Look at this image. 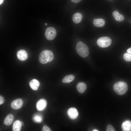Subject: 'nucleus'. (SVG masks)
Returning <instances> with one entry per match:
<instances>
[{"mask_svg": "<svg viewBox=\"0 0 131 131\" xmlns=\"http://www.w3.org/2000/svg\"><path fill=\"white\" fill-rule=\"evenodd\" d=\"M34 120L36 122L40 123L42 120V118L41 116L39 115H36L33 117Z\"/></svg>", "mask_w": 131, "mask_h": 131, "instance_id": "aec40b11", "label": "nucleus"}, {"mask_svg": "<svg viewBox=\"0 0 131 131\" xmlns=\"http://www.w3.org/2000/svg\"><path fill=\"white\" fill-rule=\"evenodd\" d=\"M127 53L131 54V47L128 49H127Z\"/></svg>", "mask_w": 131, "mask_h": 131, "instance_id": "393cba45", "label": "nucleus"}, {"mask_svg": "<svg viewBox=\"0 0 131 131\" xmlns=\"http://www.w3.org/2000/svg\"><path fill=\"white\" fill-rule=\"evenodd\" d=\"M42 131H51L50 129L46 126H44L43 127Z\"/></svg>", "mask_w": 131, "mask_h": 131, "instance_id": "4be33fe9", "label": "nucleus"}, {"mask_svg": "<svg viewBox=\"0 0 131 131\" xmlns=\"http://www.w3.org/2000/svg\"><path fill=\"white\" fill-rule=\"evenodd\" d=\"M123 57L124 59L127 61H131V54L128 53H124L123 55Z\"/></svg>", "mask_w": 131, "mask_h": 131, "instance_id": "6ab92c4d", "label": "nucleus"}, {"mask_svg": "<svg viewBox=\"0 0 131 131\" xmlns=\"http://www.w3.org/2000/svg\"><path fill=\"white\" fill-rule=\"evenodd\" d=\"M74 76L70 74L65 76L62 79V82L63 83H68L73 81L75 78Z\"/></svg>", "mask_w": 131, "mask_h": 131, "instance_id": "a211bd4d", "label": "nucleus"}, {"mask_svg": "<svg viewBox=\"0 0 131 131\" xmlns=\"http://www.w3.org/2000/svg\"><path fill=\"white\" fill-rule=\"evenodd\" d=\"M22 126L21 122L19 120L16 121L13 124V130L14 131H20L21 129Z\"/></svg>", "mask_w": 131, "mask_h": 131, "instance_id": "f3484780", "label": "nucleus"}, {"mask_svg": "<svg viewBox=\"0 0 131 131\" xmlns=\"http://www.w3.org/2000/svg\"><path fill=\"white\" fill-rule=\"evenodd\" d=\"M67 114L69 117L72 119H76L79 114L76 109L73 107L70 108L68 109Z\"/></svg>", "mask_w": 131, "mask_h": 131, "instance_id": "423d86ee", "label": "nucleus"}, {"mask_svg": "<svg viewBox=\"0 0 131 131\" xmlns=\"http://www.w3.org/2000/svg\"><path fill=\"white\" fill-rule=\"evenodd\" d=\"M45 25L46 26H47V23H45Z\"/></svg>", "mask_w": 131, "mask_h": 131, "instance_id": "c85d7f7f", "label": "nucleus"}, {"mask_svg": "<svg viewBox=\"0 0 131 131\" xmlns=\"http://www.w3.org/2000/svg\"><path fill=\"white\" fill-rule=\"evenodd\" d=\"M76 88L78 92L81 93H84L87 89L85 83L83 82L78 83L76 86Z\"/></svg>", "mask_w": 131, "mask_h": 131, "instance_id": "9b49d317", "label": "nucleus"}, {"mask_svg": "<svg viewBox=\"0 0 131 131\" xmlns=\"http://www.w3.org/2000/svg\"><path fill=\"white\" fill-rule=\"evenodd\" d=\"M115 92L120 95L125 94L127 92L128 86L127 83L123 82H118L115 83L113 86Z\"/></svg>", "mask_w": 131, "mask_h": 131, "instance_id": "7ed1b4c3", "label": "nucleus"}, {"mask_svg": "<svg viewBox=\"0 0 131 131\" xmlns=\"http://www.w3.org/2000/svg\"><path fill=\"white\" fill-rule=\"evenodd\" d=\"M47 102L45 99H41L38 101L36 104L37 109L39 111L43 110L46 108Z\"/></svg>", "mask_w": 131, "mask_h": 131, "instance_id": "6e6552de", "label": "nucleus"}, {"mask_svg": "<svg viewBox=\"0 0 131 131\" xmlns=\"http://www.w3.org/2000/svg\"><path fill=\"white\" fill-rule=\"evenodd\" d=\"M14 118V116L12 114L8 115L4 119V124L8 126L11 125L13 122Z\"/></svg>", "mask_w": 131, "mask_h": 131, "instance_id": "dca6fc26", "label": "nucleus"}, {"mask_svg": "<svg viewBox=\"0 0 131 131\" xmlns=\"http://www.w3.org/2000/svg\"><path fill=\"white\" fill-rule=\"evenodd\" d=\"M54 55L51 51L45 50L41 52L40 54L39 60L42 64H45L51 62L53 59Z\"/></svg>", "mask_w": 131, "mask_h": 131, "instance_id": "f257e3e1", "label": "nucleus"}, {"mask_svg": "<svg viewBox=\"0 0 131 131\" xmlns=\"http://www.w3.org/2000/svg\"><path fill=\"white\" fill-rule=\"evenodd\" d=\"M112 42L111 39L109 37L104 36L101 37L97 41L98 45L101 48H106L109 46Z\"/></svg>", "mask_w": 131, "mask_h": 131, "instance_id": "20e7f679", "label": "nucleus"}, {"mask_svg": "<svg viewBox=\"0 0 131 131\" xmlns=\"http://www.w3.org/2000/svg\"><path fill=\"white\" fill-rule=\"evenodd\" d=\"M94 25L97 27H101L105 24V20L102 18L95 19L93 21Z\"/></svg>", "mask_w": 131, "mask_h": 131, "instance_id": "f8f14e48", "label": "nucleus"}, {"mask_svg": "<svg viewBox=\"0 0 131 131\" xmlns=\"http://www.w3.org/2000/svg\"><path fill=\"white\" fill-rule=\"evenodd\" d=\"M30 87L32 89L34 90H37L40 85L39 81L36 79H33L29 82Z\"/></svg>", "mask_w": 131, "mask_h": 131, "instance_id": "ddd939ff", "label": "nucleus"}, {"mask_svg": "<svg viewBox=\"0 0 131 131\" xmlns=\"http://www.w3.org/2000/svg\"><path fill=\"white\" fill-rule=\"evenodd\" d=\"M23 104V101L21 99H18L13 101L11 103V106L14 109H17L20 108Z\"/></svg>", "mask_w": 131, "mask_h": 131, "instance_id": "0eeeda50", "label": "nucleus"}, {"mask_svg": "<svg viewBox=\"0 0 131 131\" xmlns=\"http://www.w3.org/2000/svg\"><path fill=\"white\" fill-rule=\"evenodd\" d=\"M106 131H114L115 130L113 126L111 124L108 125L106 127Z\"/></svg>", "mask_w": 131, "mask_h": 131, "instance_id": "412c9836", "label": "nucleus"}, {"mask_svg": "<svg viewBox=\"0 0 131 131\" xmlns=\"http://www.w3.org/2000/svg\"><path fill=\"white\" fill-rule=\"evenodd\" d=\"M112 15L115 20L117 21L122 22L124 20V16L120 14L117 10L114 11L113 12Z\"/></svg>", "mask_w": 131, "mask_h": 131, "instance_id": "2eb2a0df", "label": "nucleus"}, {"mask_svg": "<svg viewBox=\"0 0 131 131\" xmlns=\"http://www.w3.org/2000/svg\"><path fill=\"white\" fill-rule=\"evenodd\" d=\"M17 55L18 59L22 61L25 60L28 57L27 52L24 50H20L18 51L17 53Z\"/></svg>", "mask_w": 131, "mask_h": 131, "instance_id": "1a4fd4ad", "label": "nucleus"}, {"mask_svg": "<svg viewBox=\"0 0 131 131\" xmlns=\"http://www.w3.org/2000/svg\"><path fill=\"white\" fill-rule=\"evenodd\" d=\"M3 0H0V4H1L3 2Z\"/></svg>", "mask_w": 131, "mask_h": 131, "instance_id": "a878e982", "label": "nucleus"}, {"mask_svg": "<svg viewBox=\"0 0 131 131\" xmlns=\"http://www.w3.org/2000/svg\"><path fill=\"white\" fill-rule=\"evenodd\" d=\"M4 100L3 97L1 96H0V105H1L3 104L4 102Z\"/></svg>", "mask_w": 131, "mask_h": 131, "instance_id": "5701e85b", "label": "nucleus"}, {"mask_svg": "<svg viewBox=\"0 0 131 131\" xmlns=\"http://www.w3.org/2000/svg\"><path fill=\"white\" fill-rule=\"evenodd\" d=\"M21 124L22 126H23L24 125V123L22 122H21Z\"/></svg>", "mask_w": 131, "mask_h": 131, "instance_id": "bb28decb", "label": "nucleus"}, {"mask_svg": "<svg viewBox=\"0 0 131 131\" xmlns=\"http://www.w3.org/2000/svg\"><path fill=\"white\" fill-rule=\"evenodd\" d=\"M74 3H78L79 2L82 0H71Z\"/></svg>", "mask_w": 131, "mask_h": 131, "instance_id": "b1692460", "label": "nucleus"}, {"mask_svg": "<svg viewBox=\"0 0 131 131\" xmlns=\"http://www.w3.org/2000/svg\"><path fill=\"white\" fill-rule=\"evenodd\" d=\"M83 16L82 14L79 13H76L74 14L72 16V20L75 24L80 23L82 19Z\"/></svg>", "mask_w": 131, "mask_h": 131, "instance_id": "9d476101", "label": "nucleus"}, {"mask_svg": "<svg viewBox=\"0 0 131 131\" xmlns=\"http://www.w3.org/2000/svg\"><path fill=\"white\" fill-rule=\"evenodd\" d=\"M122 127L123 131H131V122L129 120L125 121L123 123Z\"/></svg>", "mask_w": 131, "mask_h": 131, "instance_id": "4468645a", "label": "nucleus"}, {"mask_svg": "<svg viewBox=\"0 0 131 131\" xmlns=\"http://www.w3.org/2000/svg\"><path fill=\"white\" fill-rule=\"evenodd\" d=\"M56 30L53 27H48L46 30L45 33V37L48 40H53L56 37Z\"/></svg>", "mask_w": 131, "mask_h": 131, "instance_id": "39448f33", "label": "nucleus"}, {"mask_svg": "<svg viewBox=\"0 0 131 131\" xmlns=\"http://www.w3.org/2000/svg\"><path fill=\"white\" fill-rule=\"evenodd\" d=\"M93 131H98V130H96V129H94L93 130Z\"/></svg>", "mask_w": 131, "mask_h": 131, "instance_id": "cd10ccee", "label": "nucleus"}, {"mask_svg": "<svg viewBox=\"0 0 131 131\" xmlns=\"http://www.w3.org/2000/svg\"><path fill=\"white\" fill-rule=\"evenodd\" d=\"M76 50L77 53L82 57H86L89 55V49L88 46L82 41H79L77 43Z\"/></svg>", "mask_w": 131, "mask_h": 131, "instance_id": "f03ea898", "label": "nucleus"}]
</instances>
